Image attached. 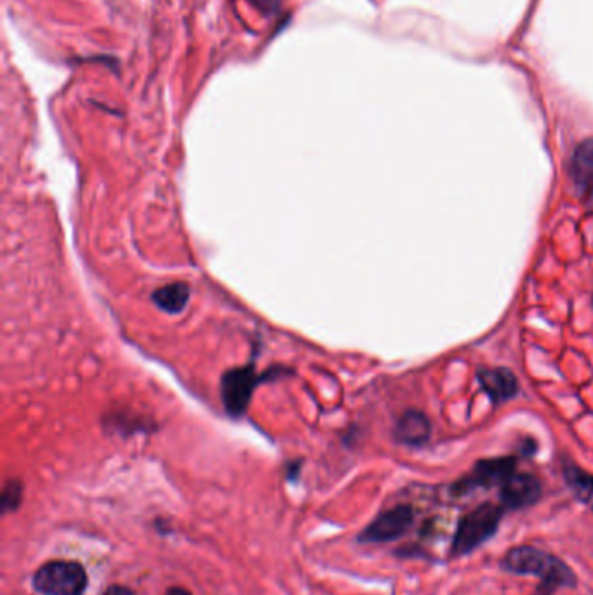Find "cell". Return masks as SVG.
<instances>
[{"instance_id": "cell-1", "label": "cell", "mask_w": 593, "mask_h": 595, "mask_svg": "<svg viewBox=\"0 0 593 595\" xmlns=\"http://www.w3.org/2000/svg\"><path fill=\"white\" fill-rule=\"evenodd\" d=\"M501 569L520 576H538L536 595H554L560 589L576 587V575L558 557L531 545L510 549L500 562Z\"/></svg>"}, {"instance_id": "cell-2", "label": "cell", "mask_w": 593, "mask_h": 595, "mask_svg": "<svg viewBox=\"0 0 593 595\" xmlns=\"http://www.w3.org/2000/svg\"><path fill=\"white\" fill-rule=\"evenodd\" d=\"M503 519V507L494 503H482L458 522L451 557H463L472 554L480 545L498 533Z\"/></svg>"}, {"instance_id": "cell-3", "label": "cell", "mask_w": 593, "mask_h": 595, "mask_svg": "<svg viewBox=\"0 0 593 595\" xmlns=\"http://www.w3.org/2000/svg\"><path fill=\"white\" fill-rule=\"evenodd\" d=\"M34 587L44 595H82L87 589V573L76 560H51L34 575Z\"/></svg>"}, {"instance_id": "cell-4", "label": "cell", "mask_w": 593, "mask_h": 595, "mask_svg": "<svg viewBox=\"0 0 593 595\" xmlns=\"http://www.w3.org/2000/svg\"><path fill=\"white\" fill-rule=\"evenodd\" d=\"M517 469V460L512 456L503 458H489L482 460L475 465L470 476L463 477L453 486V493L456 496H463L472 493L478 487H491V486H501L507 478L514 476Z\"/></svg>"}, {"instance_id": "cell-5", "label": "cell", "mask_w": 593, "mask_h": 595, "mask_svg": "<svg viewBox=\"0 0 593 595\" xmlns=\"http://www.w3.org/2000/svg\"><path fill=\"white\" fill-rule=\"evenodd\" d=\"M261 380L263 376H258L252 366L228 371L221 380V398L227 411L234 416L244 414L254 389L261 383Z\"/></svg>"}, {"instance_id": "cell-6", "label": "cell", "mask_w": 593, "mask_h": 595, "mask_svg": "<svg viewBox=\"0 0 593 595\" xmlns=\"http://www.w3.org/2000/svg\"><path fill=\"white\" fill-rule=\"evenodd\" d=\"M414 522V512L409 505H397L381 512L360 535V543H387L404 536Z\"/></svg>"}, {"instance_id": "cell-7", "label": "cell", "mask_w": 593, "mask_h": 595, "mask_svg": "<svg viewBox=\"0 0 593 595\" xmlns=\"http://www.w3.org/2000/svg\"><path fill=\"white\" fill-rule=\"evenodd\" d=\"M543 493L540 478L533 474H518L509 477L501 484L500 498L505 509L509 511H520L527 509L540 502Z\"/></svg>"}, {"instance_id": "cell-8", "label": "cell", "mask_w": 593, "mask_h": 595, "mask_svg": "<svg viewBox=\"0 0 593 595\" xmlns=\"http://www.w3.org/2000/svg\"><path fill=\"white\" fill-rule=\"evenodd\" d=\"M571 178L581 200L593 205V140L578 145L571 160Z\"/></svg>"}, {"instance_id": "cell-9", "label": "cell", "mask_w": 593, "mask_h": 595, "mask_svg": "<svg viewBox=\"0 0 593 595\" xmlns=\"http://www.w3.org/2000/svg\"><path fill=\"white\" fill-rule=\"evenodd\" d=\"M480 385L485 394L494 400V402H503L509 400L517 394L518 385L514 373H510L505 367H496V369H482L478 373Z\"/></svg>"}, {"instance_id": "cell-10", "label": "cell", "mask_w": 593, "mask_h": 595, "mask_svg": "<svg viewBox=\"0 0 593 595\" xmlns=\"http://www.w3.org/2000/svg\"><path fill=\"white\" fill-rule=\"evenodd\" d=\"M432 432L429 418L420 411H407L397 423L396 437L398 442L407 446H421L429 440Z\"/></svg>"}, {"instance_id": "cell-11", "label": "cell", "mask_w": 593, "mask_h": 595, "mask_svg": "<svg viewBox=\"0 0 593 595\" xmlns=\"http://www.w3.org/2000/svg\"><path fill=\"white\" fill-rule=\"evenodd\" d=\"M152 300L160 310L167 314H180L188 305L190 287L183 282H172L164 287H158L152 294Z\"/></svg>"}, {"instance_id": "cell-12", "label": "cell", "mask_w": 593, "mask_h": 595, "mask_svg": "<svg viewBox=\"0 0 593 595\" xmlns=\"http://www.w3.org/2000/svg\"><path fill=\"white\" fill-rule=\"evenodd\" d=\"M565 477L573 491L581 502H589V498L593 494V476L585 474L583 470L576 467H567L565 469Z\"/></svg>"}, {"instance_id": "cell-13", "label": "cell", "mask_w": 593, "mask_h": 595, "mask_svg": "<svg viewBox=\"0 0 593 595\" xmlns=\"http://www.w3.org/2000/svg\"><path fill=\"white\" fill-rule=\"evenodd\" d=\"M21 500V486L16 480H11L5 484L4 487V494H2V511L9 512L14 511L18 507Z\"/></svg>"}, {"instance_id": "cell-14", "label": "cell", "mask_w": 593, "mask_h": 595, "mask_svg": "<svg viewBox=\"0 0 593 595\" xmlns=\"http://www.w3.org/2000/svg\"><path fill=\"white\" fill-rule=\"evenodd\" d=\"M103 595H136L131 589H127V587H122V585H114V587H110L107 592Z\"/></svg>"}, {"instance_id": "cell-15", "label": "cell", "mask_w": 593, "mask_h": 595, "mask_svg": "<svg viewBox=\"0 0 593 595\" xmlns=\"http://www.w3.org/2000/svg\"><path fill=\"white\" fill-rule=\"evenodd\" d=\"M165 595H192L188 591H185V589H181V587H172V589H169L167 592H165Z\"/></svg>"}]
</instances>
